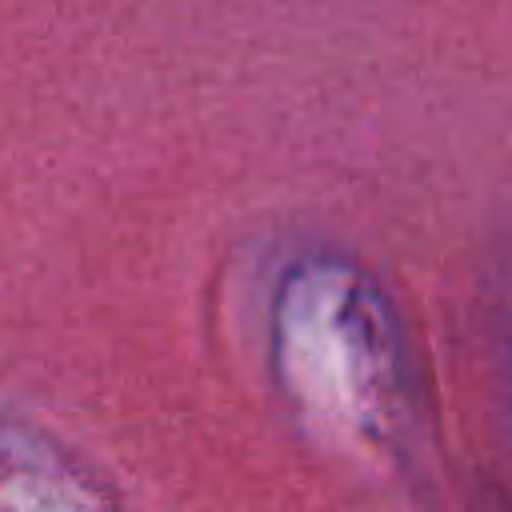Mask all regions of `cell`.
<instances>
[{
	"mask_svg": "<svg viewBox=\"0 0 512 512\" xmlns=\"http://www.w3.org/2000/svg\"><path fill=\"white\" fill-rule=\"evenodd\" d=\"M272 368L292 412L332 448L396 464L416 436V376L380 284L336 252L300 256L272 296Z\"/></svg>",
	"mask_w": 512,
	"mask_h": 512,
	"instance_id": "obj_1",
	"label": "cell"
}]
</instances>
